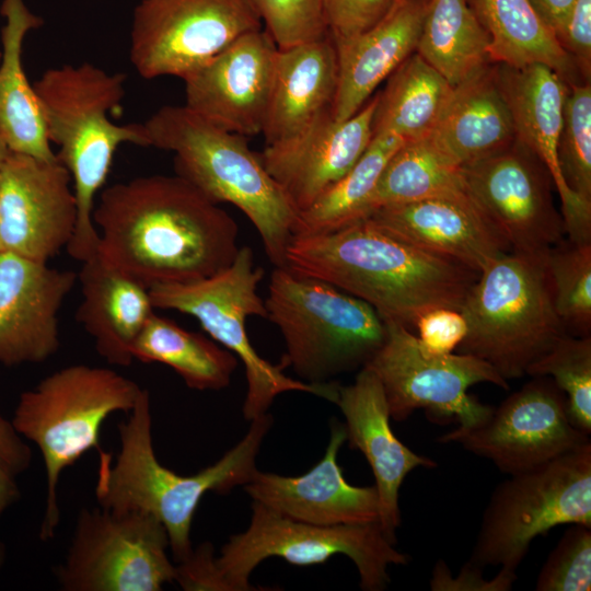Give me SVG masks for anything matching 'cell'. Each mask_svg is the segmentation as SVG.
Returning <instances> with one entry per match:
<instances>
[{
    "label": "cell",
    "instance_id": "6da1fadb",
    "mask_svg": "<svg viewBox=\"0 0 591 591\" xmlns=\"http://www.w3.org/2000/svg\"><path fill=\"white\" fill-rule=\"evenodd\" d=\"M92 220L101 259L147 289L211 277L240 248L235 220L176 174L106 187Z\"/></svg>",
    "mask_w": 591,
    "mask_h": 591
},
{
    "label": "cell",
    "instance_id": "7a4b0ae2",
    "mask_svg": "<svg viewBox=\"0 0 591 591\" xmlns=\"http://www.w3.org/2000/svg\"><path fill=\"white\" fill-rule=\"evenodd\" d=\"M285 266L370 304L384 322L414 329L434 308L461 310L479 273L358 220L333 232L294 235Z\"/></svg>",
    "mask_w": 591,
    "mask_h": 591
},
{
    "label": "cell",
    "instance_id": "3957f363",
    "mask_svg": "<svg viewBox=\"0 0 591 591\" xmlns=\"http://www.w3.org/2000/svg\"><path fill=\"white\" fill-rule=\"evenodd\" d=\"M150 397L142 390L127 421L119 425L120 451L115 462L99 449L95 495L101 508L113 512L141 511L166 529L176 561L193 552L190 531L198 505L208 491L225 494L244 486L256 468L260 445L273 425L266 413L251 420L246 434L223 456L193 475L161 464L153 450Z\"/></svg>",
    "mask_w": 591,
    "mask_h": 591
},
{
    "label": "cell",
    "instance_id": "277c9868",
    "mask_svg": "<svg viewBox=\"0 0 591 591\" xmlns=\"http://www.w3.org/2000/svg\"><path fill=\"white\" fill-rule=\"evenodd\" d=\"M125 81L123 72L82 62L50 68L33 84L47 137L59 147L56 157L71 175L78 220L67 251L81 263L97 253L92 213L117 148L150 147L143 124L117 125L109 119V113L120 107Z\"/></svg>",
    "mask_w": 591,
    "mask_h": 591
},
{
    "label": "cell",
    "instance_id": "5b68a950",
    "mask_svg": "<svg viewBox=\"0 0 591 591\" xmlns=\"http://www.w3.org/2000/svg\"><path fill=\"white\" fill-rule=\"evenodd\" d=\"M150 147L174 153L175 174L216 204L239 208L256 228L275 267L285 266L298 211L245 137L209 123L186 105H166L143 123Z\"/></svg>",
    "mask_w": 591,
    "mask_h": 591
},
{
    "label": "cell",
    "instance_id": "8992f818",
    "mask_svg": "<svg viewBox=\"0 0 591 591\" xmlns=\"http://www.w3.org/2000/svg\"><path fill=\"white\" fill-rule=\"evenodd\" d=\"M264 303L285 341L280 367L306 383L360 370L386 338V323L366 301L287 266L273 270Z\"/></svg>",
    "mask_w": 591,
    "mask_h": 591
},
{
    "label": "cell",
    "instance_id": "52a82bcc",
    "mask_svg": "<svg viewBox=\"0 0 591 591\" xmlns=\"http://www.w3.org/2000/svg\"><path fill=\"white\" fill-rule=\"evenodd\" d=\"M544 260L512 251L500 255L479 273L460 310L467 333L456 351L486 361L507 382L525 375L567 334Z\"/></svg>",
    "mask_w": 591,
    "mask_h": 591
},
{
    "label": "cell",
    "instance_id": "ba28073f",
    "mask_svg": "<svg viewBox=\"0 0 591 591\" xmlns=\"http://www.w3.org/2000/svg\"><path fill=\"white\" fill-rule=\"evenodd\" d=\"M142 390L115 370L72 364L20 395L11 422L40 450L46 470L43 541L53 538L59 525L57 488L62 471L90 449H100L104 420L116 412L129 413Z\"/></svg>",
    "mask_w": 591,
    "mask_h": 591
},
{
    "label": "cell",
    "instance_id": "9c48e42d",
    "mask_svg": "<svg viewBox=\"0 0 591 591\" xmlns=\"http://www.w3.org/2000/svg\"><path fill=\"white\" fill-rule=\"evenodd\" d=\"M264 276L253 251L240 246L232 264L211 277L149 289L154 308L194 316L215 341L242 361L247 381L242 413L247 421L268 413L275 398L285 392L310 393L335 403L339 386L334 381L311 384L287 376L280 366L255 351L245 323L248 316L266 317L264 300L257 292Z\"/></svg>",
    "mask_w": 591,
    "mask_h": 591
},
{
    "label": "cell",
    "instance_id": "30bf717a",
    "mask_svg": "<svg viewBox=\"0 0 591 591\" xmlns=\"http://www.w3.org/2000/svg\"><path fill=\"white\" fill-rule=\"evenodd\" d=\"M496 486L468 561L517 572L532 542L561 524L591 526V441Z\"/></svg>",
    "mask_w": 591,
    "mask_h": 591
},
{
    "label": "cell",
    "instance_id": "8fae6325",
    "mask_svg": "<svg viewBox=\"0 0 591 591\" xmlns=\"http://www.w3.org/2000/svg\"><path fill=\"white\" fill-rule=\"evenodd\" d=\"M394 545L380 522L316 525L253 501L247 529L230 536L216 563L228 591H251L259 590L250 582L252 572L269 557L310 566L340 554L354 561L362 590L382 591L391 581L389 567L408 563Z\"/></svg>",
    "mask_w": 591,
    "mask_h": 591
},
{
    "label": "cell",
    "instance_id": "7c38bea8",
    "mask_svg": "<svg viewBox=\"0 0 591 591\" xmlns=\"http://www.w3.org/2000/svg\"><path fill=\"white\" fill-rule=\"evenodd\" d=\"M385 323L386 338L364 367L380 380L391 419L404 421L424 409L432 422L456 421L457 428L471 429L488 418L494 406L480 403L468 389L484 382L509 389L489 363L460 352L428 354L412 329Z\"/></svg>",
    "mask_w": 591,
    "mask_h": 591
},
{
    "label": "cell",
    "instance_id": "4fadbf2b",
    "mask_svg": "<svg viewBox=\"0 0 591 591\" xmlns=\"http://www.w3.org/2000/svg\"><path fill=\"white\" fill-rule=\"evenodd\" d=\"M169 547L151 514L84 508L56 578L66 591H159L176 576Z\"/></svg>",
    "mask_w": 591,
    "mask_h": 591
},
{
    "label": "cell",
    "instance_id": "5bb4252c",
    "mask_svg": "<svg viewBox=\"0 0 591 591\" xmlns=\"http://www.w3.org/2000/svg\"><path fill=\"white\" fill-rule=\"evenodd\" d=\"M262 27L251 0H140L130 61L144 79H183L240 36Z\"/></svg>",
    "mask_w": 591,
    "mask_h": 591
},
{
    "label": "cell",
    "instance_id": "9a60e30c",
    "mask_svg": "<svg viewBox=\"0 0 591 591\" xmlns=\"http://www.w3.org/2000/svg\"><path fill=\"white\" fill-rule=\"evenodd\" d=\"M455 442L485 457L508 475L518 474L588 442L571 422L563 391L548 376H532L477 427L449 431L437 439Z\"/></svg>",
    "mask_w": 591,
    "mask_h": 591
},
{
    "label": "cell",
    "instance_id": "2e32d148",
    "mask_svg": "<svg viewBox=\"0 0 591 591\" xmlns=\"http://www.w3.org/2000/svg\"><path fill=\"white\" fill-rule=\"evenodd\" d=\"M466 193L515 253L545 257L565 234L552 197L553 179L519 139L462 166Z\"/></svg>",
    "mask_w": 591,
    "mask_h": 591
},
{
    "label": "cell",
    "instance_id": "e0dca14e",
    "mask_svg": "<svg viewBox=\"0 0 591 591\" xmlns=\"http://www.w3.org/2000/svg\"><path fill=\"white\" fill-rule=\"evenodd\" d=\"M78 220L72 179L56 158L8 151L0 164L1 250L48 263L67 248Z\"/></svg>",
    "mask_w": 591,
    "mask_h": 591
},
{
    "label": "cell",
    "instance_id": "ac0fdd59",
    "mask_svg": "<svg viewBox=\"0 0 591 591\" xmlns=\"http://www.w3.org/2000/svg\"><path fill=\"white\" fill-rule=\"evenodd\" d=\"M278 46L262 27L251 31L183 78L185 105L227 131L263 132Z\"/></svg>",
    "mask_w": 591,
    "mask_h": 591
},
{
    "label": "cell",
    "instance_id": "d6986e66",
    "mask_svg": "<svg viewBox=\"0 0 591 591\" xmlns=\"http://www.w3.org/2000/svg\"><path fill=\"white\" fill-rule=\"evenodd\" d=\"M78 274L0 252V363L42 362L60 346L58 314Z\"/></svg>",
    "mask_w": 591,
    "mask_h": 591
},
{
    "label": "cell",
    "instance_id": "ffe728a7",
    "mask_svg": "<svg viewBox=\"0 0 591 591\" xmlns=\"http://www.w3.org/2000/svg\"><path fill=\"white\" fill-rule=\"evenodd\" d=\"M376 104L378 94L348 119L328 114L296 136L265 146L259 158L298 213L363 154L373 137Z\"/></svg>",
    "mask_w": 591,
    "mask_h": 591
},
{
    "label": "cell",
    "instance_id": "44dd1931",
    "mask_svg": "<svg viewBox=\"0 0 591 591\" xmlns=\"http://www.w3.org/2000/svg\"><path fill=\"white\" fill-rule=\"evenodd\" d=\"M346 441L344 424L333 421L323 457L306 473L282 476L256 470L244 490L268 509L296 521L316 525L379 522L375 486H354L337 457Z\"/></svg>",
    "mask_w": 591,
    "mask_h": 591
},
{
    "label": "cell",
    "instance_id": "7402d4cb",
    "mask_svg": "<svg viewBox=\"0 0 591 591\" xmlns=\"http://www.w3.org/2000/svg\"><path fill=\"white\" fill-rule=\"evenodd\" d=\"M496 73L512 113L517 139L542 161L551 174L561 201V217L568 240L591 243V207L582 204L569 190L558 163L568 83L542 63L520 68L498 65Z\"/></svg>",
    "mask_w": 591,
    "mask_h": 591
},
{
    "label": "cell",
    "instance_id": "603a6c76",
    "mask_svg": "<svg viewBox=\"0 0 591 591\" xmlns=\"http://www.w3.org/2000/svg\"><path fill=\"white\" fill-rule=\"evenodd\" d=\"M335 404L345 417L349 448L359 450L371 466L380 503L379 522L396 544L402 522L398 493L405 477L416 467L432 468L438 464L396 438L383 387L369 368H361L354 383L338 386Z\"/></svg>",
    "mask_w": 591,
    "mask_h": 591
},
{
    "label": "cell",
    "instance_id": "cb8c5ba5",
    "mask_svg": "<svg viewBox=\"0 0 591 591\" xmlns=\"http://www.w3.org/2000/svg\"><path fill=\"white\" fill-rule=\"evenodd\" d=\"M367 218L404 241L477 273L511 251L466 192L380 207Z\"/></svg>",
    "mask_w": 591,
    "mask_h": 591
},
{
    "label": "cell",
    "instance_id": "d4e9b609",
    "mask_svg": "<svg viewBox=\"0 0 591 591\" xmlns=\"http://www.w3.org/2000/svg\"><path fill=\"white\" fill-rule=\"evenodd\" d=\"M426 8L425 0H403L369 31L335 44L338 83L334 119L354 116L379 84L416 51Z\"/></svg>",
    "mask_w": 591,
    "mask_h": 591
},
{
    "label": "cell",
    "instance_id": "484cf974",
    "mask_svg": "<svg viewBox=\"0 0 591 591\" xmlns=\"http://www.w3.org/2000/svg\"><path fill=\"white\" fill-rule=\"evenodd\" d=\"M338 83L337 51L329 35L278 48L262 135L265 146L296 136L332 114Z\"/></svg>",
    "mask_w": 591,
    "mask_h": 591
},
{
    "label": "cell",
    "instance_id": "4316f807",
    "mask_svg": "<svg viewBox=\"0 0 591 591\" xmlns=\"http://www.w3.org/2000/svg\"><path fill=\"white\" fill-rule=\"evenodd\" d=\"M77 318L108 363L129 366L132 346L153 312L149 289L107 265L97 253L78 273Z\"/></svg>",
    "mask_w": 591,
    "mask_h": 591
},
{
    "label": "cell",
    "instance_id": "83f0119b",
    "mask_svg": "<svg viewBox=\"0 0 591 591\" xmlns=\"http://www.w3.org/2000/svg\"><path fill=\"white\" fill-rule=\"evenodd\" d=\"M429 137L461 166L498 153L514 142L513 117L496 67L489 65L454 86Z\"/></svg>",
    "mask_w": 591,
    "mask_h": 591
},
{
    "label": "cell",
    "instance_id": "f1b7e54d",
    "mask_svg": "<svg viewBox=\"0 0 591 591\" xmlns=\"http://www.w3.org/2000/svg\"><path fill=\"white\" fill-rule=\"evenodd\" d=\"M0 12L5 19L1 30L0 139L10 151L55 160L38 99L22 62L24 38L43 20L24 0H2Z\"/></svg>",
    "mask_w": 591,
    "mask_h": 591
},
{
    "label": "cell",
    "instance_id": "f546056e",
    "mask_svg": "<svg viewBox=\"0 0 591 591\" xmlns=\"http://www.w3.org/2000/svg\"><path fill=\"white\" fill-rule=\"evenodd\" d=\"M489 36L493 62L520 68L542 63L568 84L577 68L530 0H468Z\"/></svg>",
    "mask_w": 591,
    "mask_h": 591
},
{
    "label": "cell",
    "instance_id": "4dcf8cb0",
    "mask_svg": "<svg viewBox=\"0 0 591 591\" xmlns=\"http://www.w3.org/2000/svg\"><path fill=\"white\" fill-rule=\"evenodd\" d=\"M454 86L416 51L390 77L378 93L373 136L404 141L429 137L447 108Z\"/></svg>",
    "mask_w": 591,
    "mask_h": 591
},
{
    "label": "cell",
    "instance_id": "1f68e13d",
    "mask_svg": "<svg viewBox=\"0 0 591 591\" xmlns=\"http://www.w3.org/2000/svg\"><path fill=\"white\" fill-rule=\"evenodd\" d=\"M489 36L468 0H429L416 53L456 86L489 66Z\"/></svg>",
    "mask_w": 591,
    "mask_h": 591
},
{
    "label": "cell",
    "instance_id": "d6a6232c",
    "mask_svg": "<svg viewBox=\"0 0 591 591\" xmlns=\"http://www.w3.org/2000/svg\"><path fill=\"white\" fill-rule=\"evenodd\" d=\"M134 359L172 368L194 390H221L230 384L237 358L215 340L189 332L153 313L132 346Z\"/></svg>",
    "mask_w": 591,
    "mask_h": 591
},
{
    "label": "cell",
    "instance_id": "836d02e7",
    "mask_svg": "<svg viewBox=\"0 0 591 591\" xmlns=\"http://www.w3.org/2000/svg\"><path fill=\"white\" fill-rule=\"evenodd\" d=\"M404 142L395 136H373L356 164L298 213L294 235L333 232L367 218L379 178L391 157Z\"/></svg>",
    "mask_w": 591,
    "mask_h": 591
},
{
    "label": "cell",
    "instance_id": "e575fe53",
    "mask_svg": "<svg viewBox=\"0 0 591 591\" xmlns=\"http://www.w3.org/2000/svg\"><path fill=\"white\" fill-rule=\"evenodd\" d=\"M463 192L466 189L462 166L430 137L405 141L391 157L379 178L370 200V213L384 206Z\"/></svg>",
    "mask_w": 591,
    "mask_h": 591
},
{
    "label": "cell",
    "instance_id": "d590c367",
    "mask_svg": "<svg viewBox=\"0 0 591 591\" xmlns=\"http://www.w3.org/2000/svg\"><path fill=\"white\" fill-rule=\"evenodd\" d=\"M554 308L567 334L591 333V243L564 239L545 256Z\"/></svg>",
    "mask_w": 591,
    "mask_h": 591
},
{
    "label": "cell",
    "instance_id": "8d00e7d4",
    "mask_svg": "<svg viewBox=\"0 0 591 591\" xmlns=\"http://www.w3.org/2000/svg\"><path fill=\"white\" fill-rule=\"evenodd\" d=\"M525 375L548 376L563 391L575 427L591 433V336L565 334Z\"/></svg>",
    "mask_w": 591,
    "mask_h": 591
},
{
    "label": "cell",
    "instance_id": "74e56055",
    "mask_svg": "<svg viewBox=\"0 0 591 591\" xmlns=\"http://www.w3.org/2000/svg\"><path fill=\"white\" fill-rule=\"evenodd\" d=\"M558 163L569 190L591 207V84L567 86L558 143Z\"/></svg>",
    "mask_w": 591,
    "mask_h": 591
},
{
    "label": "cell",
    "instance_id": "f35d334b",
    "mask_svg": "<svg viewBox=\"0 0 591 591\" xmlns=\"http://www.w3.org/2000/svg\"><path fill=\"white\" fill-rule=\"evenodd\" d=\"M568 525L541 568L536 591L591 590V526Z\"/></svg>",
    "mask_w": 591,
    "mask_h": 591
},
{
    "label": "cell",
    "instance_id": "ab89813d",
    "mask_svg": "<svg viewBox=\"0 0 591 591\" xmlns=\"http://www.w3.org/2000/svg\"><path fill=\"white\" fill-rule=\"evenodd\" d=\"M279 49L328 35L323 0H251Z\"/></svg>",
    "mask_w": 591,
    "mask_h": 591
},
{
    "label": "cell",
    "instance_id": "60d3db41",
    "mask_svg": "<svg viewBox=\"0 0 591 591\" xmlns=\"http://www.w3.org/2000/svg\"><path fill=\"white\" fill-rule=\"evenodd\" d=\"M403 0H323L328 35L335 44L362 34L385 19Z\"/></svg>",
    "mask_w": 591,
    "mask_h": 591
},
{
    "label": "cell",
    "instance_id": "b9f144b4",
    "mask_svg": "<svg viewBox=\"0 0 591 591\" xmlns=\"http://www.w3.org/2000/svg\"><path fill=\"white\" fill-rule=\"evenodd\" d=\"M32 460V452L12 422L0 414V519L20 497L19 477ZM4 559L0 543V567Z\"/></svg>",
    "mask_w": 591,
    "mask_h": 591
},
{
    "label": "cell",
    "instance_id": "7bdbcfd3",
    "mask_svg": "<svg viewBox=\"0 0 591 591\" xmlns=\"http://www.w3.org/2000/svg\"><path fill=\"white\" fill-rule=\"evenodd\" d=\"M416 337L422 350L431 355L456 351L467 333V323L460 310L434 308L416 321Z\"/></svg>",
    "mask_w": 591,
    "mask_h": 591
},
{
    "label": "cell",
    "instance_id": "ee69618b",
    "mask_svg": "<svg viewBox=\"0 0 591 591\" xmlns=\"http://www.w3.org/2000/svg\"><path fill=\"white\" fill-rule=\"evenodd\" d=\"M555 35L584 81H590L591 0H576Z\"/></svg>",
    "mask_w": 591,
    "mask_h": 591
},
{
    "label": "cell",
    "instance_id": "f6af8a7d",
    "mask_svg": "<svg viewBox=\"0 0 591 591\" xmlns=\"http://www.w3.org/2000/svg\"><path fill=\"white\" fill-rule=\"evenodd\" d=\"M484 568L466 561L459 575L453 578L447 563L439 559L432 570L430 589L433 591H508L517 580V572L499 569L497 575L487 580Z\"/></svg>",
    "mask_w": 591,
    "mask_h": 591
},
{
    "label": "cell",
    "instance_id": "bcb514c9",
    "mask_svg": "<svg viewBox=\"0 0 591 591\" xmlns=\"http://www.w3.org/2000/svg\"><path fill=\"white\" fill-rule=\"evenodd\" d=\"M174 581L186 591H228L210 543L201 544L178 563Z\"/></svg>",
    "mask_w": 591,
    "mask_h": 591
},
{
    "label": "cell",
    "instance_id": "7dc6e473",
    "mask_svg": "<svg viewBox=\"0 0 591 591\" xmlns=\"http://www.w3.org/2000/svg\"><path fill=\"white\" fill-rule=\"evenodd\" d=\"M576 0H530L542 21L554 32L560 26Z\"/></svg>",
    "mask_w": 591,
    "mask_h": 591
},
{
    "label": "cell",
    "instance_id": "c3c4849f",
    "mask_svg": "<svg viewBox=\"0 0 591 591\" xmlns=\"http://www.w3.org/2000/svg\"><path fill=\"white\" fill-rule=\"evenodd\" d=\"M8 151H9V149L3 143V141L0 139V164H1V162H2L4 155L7 154Z\"/></svg>",
    "mask_w": 591,
    "mask_h": 591
}]
</instances>
